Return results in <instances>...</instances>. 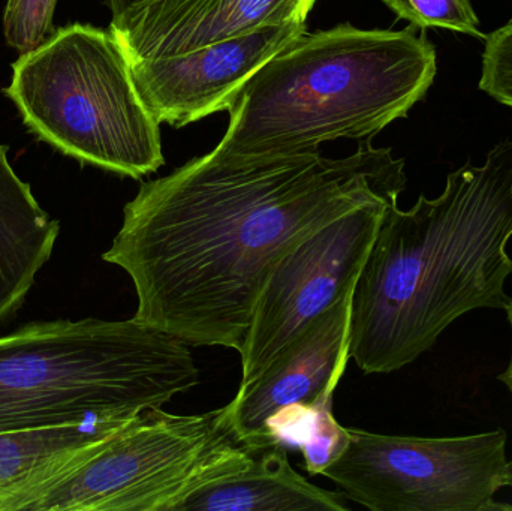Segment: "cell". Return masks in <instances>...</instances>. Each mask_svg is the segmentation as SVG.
Returning <instances> with one entry per match:
<instances>
[{
	"mask_svg": "<svg viewBox=\"0 0 512 511\" xmlns=\"http://www.w3.org/2000/svg\"><path fill=\"white\" fill-rule=\"evenodd\" d=\"M345 494L307 482L289 464L285 446L255 453L246 470L189 495L176 511H345Z\"/></svg>",
	"mask_w": 512,
	"mask_h": 511,
	"instance_id": "cell-14",
	"label": "cell"
},
{
	"mask_svg": "<svg viewBox=\"0 0 512 511\" xmlns=\"http://www.w3.org/2000/svg\"><path fill=\"white\" fill-rule=\"evenodd\" d=\"M512 140L448 174L435 200L391 204L352 293L349 356L364 374L411 365L463 315L505 309Z\"/></svg>",
	"mask_w": 512,
	"mask_h": 511,
	"instance_id": "cell-2",
	"label": "cell"
},
{
	"mask_svg": "<svg viewBox=\"0 0 512 511\" xmlns=\"http://www.w3.org/2000/svg\"><path fill=\"white\" fill-rule=\"evenodd\" d=\"M507 488L512 489V461L508 462Z\"/></svg>",
	"mask_w": 512,
	"mask_h": 511,
	"instance_id": "cell-21",
	"label": "cell"
},
{
	"mask_svg": "<svg viewBox=\"0 0 512 511\" xmlns=\"http://www.w3.org/2000/svg\"><path fill=\"white\" fill-rule=\"evenodd\" d=\"M333 396L325 395L312 408V416L301 438L300 452L310 476H321L351 443V429L343 428L333 414Z\"/></svg>",
	"mask_w": 512,
	"mask_h": 511,
	"instance_id": "cell-15",
	"label": "cell"
},
{
	"mask_svg": "<svg viewBox=\"0 0 512 511\" xmlns=\"http://www.w3.org/2000/svg\"><path fill=\"white\" fill-rule=\"evenodd\" d=\"M394 203H370L295 246L268 276L246 335L242 383L254 381L313 321L354 293L379 225Z\"/></svg>",
	"mask_w": 512,
	"mask_h": 511,
	"instance_id": "cell-8",
	"label": "cell"
},
{
	"mask_svg": "<svg viewBox=\"0 0 512 511\" xmlns=\"http://www.w3.org/2000/svg\"><path fill=\"white\" fill-rule=\"evenodd\" d=\"M507 432L421 438L351 429V443L321 476L373 511L504 510Z\"/></svg>",
	"mask_w": 512,
	"mask_h": 511,
	"instance_id": "cell-7",
	"label": "cell"
},
{
	"mask_svg": "<svg viewBox=\"0 0 512 511\" xmlns=\"http://www.w3.org/2000/svg\"><path fill=\"white\" fill-rule=\"evenodd\" d=\"M254 456L225 407L194 416L150 408L29 511H176L198 489L246 470Z\"/></svg>",
	"mask_w": 512,
	"mask_h": 511,
	"instance_id": "cell-6",
	"label": "cell"
},
{
	"mask_svg": "<svg viewBox=\"0 0 512 511\" xmlns=\"http://www.w3.org/2000/svg\"><path fill=\"white\" fill-rule=\"evenodd\" d=\"M480 89L512 108V18L486 36Z\"/></svg>",
	"mask_w": 512,
	"mask_h": 511,
	"instance_id": "cell-18",
	"label": "cell"
},
{
	"mask_svg": "<svg viewBox=\"0 0 512 511\" xmlns=\"http://www.w3.org/2000/svg\"><path fill=\"white\" fill-rule=\"evenodd\" d=\"M405 188V161L372 141L345 158L215 147L141 183L102 260L131 278L135 320L192 347L240 353L279 261L364 204L397 203Z\"/></svg>",
	"mask_w": 512,
	"mask_h": 511,
	"instance_id": "cell-1",
	"label": "cell"
},
{
	"mask_svg": "<svg viewBox=\"0 0 512 511\" xmlns=\"http://www.w3.org/2000/svg\"><path fill=\"white\" fill-rule=\"evenodd\" d=\"M198 383L189 345L135 318L30 323L0 336V432L132 419Z\"/></svg>",
	"mask_w": 512,
	"mask_h": 511,
	"instance_id": "cell-4",
	"label": "cell"
},
{
	"mask_svg": "<svg viewBox=\"0 0 512 511\" xmlns=\"http://www.w3.org/2000/svg\"><path fill=\"white\" fill-rule=\"evenodd\" d=\"M304 32L306 21L262 27L179 56L128 62L129 69L153 117L183 128L230 110L255 72Z\"/></svg>",
	"mask_w": 512,
	"mask_h": 511,
	"instance_id": "cell-9",
	"label": "cell"
},
{
	"mask_svg": "<svg viewBox=\"0 0 512 511\" xmlns=\"http://www.w3.org/2000/svg\"><path fill=\"white\" fill-rule=\"evenodd\" d=\"M351 308L352 293L313 321L225 407L231 428L246 449H265V425L277 411L316 404L337 389L351 360Z\"/></svg>",
	"mask_w": 512,
	"mask_h": 511,
	"instance_id": "cell-10",
	"label": "cell"
},
{
	"mask_svg": "<svg viewBox=\"0 0 512 511\" xmlns=\"http://www.w3.org/2000/svg\"><path fill=\"white\" fill-rule=\"evenodd\" d=\"M57 0H8L3 15L5 39L21 54L33 50L53 33Z\"/></svg>",
	"mask_w": 512,
	"mask_h": 511,
	"instance_id": "cell-17",
	"label": "cell"
},
{
	"mask_svg": "<svg viewBox=\"0 0 512 511\" xmlns=\"http://www.w3.org/2000/svg\"><path fill=\"white\" fill-rule=\"evenodd\" d=\"M435 77V45L412 24L304 32L245 84L216 147L273 155L339 138L372 141L423 101Z\"/></svg>",
	"mask_w": 512,
	"mask_h": 511,
	"instance_id": "cell-3",
	"label": "cell"
},
{
	"mask_svg": "<svg viewBox=\"0 0 512 511\" xmlns=\"http://www.w3.org/2000/svg\"><path fill=\"white\" fill-rule=\"evenodd\" d=\"M507 312L508 323H510L511 332H512V296H510V300H508L507 308L504 309ZM498 380L507 387L508 392L512 395V351L510 357V363H508L507 369L499 375Z\"/></svg>",
	"mask_w": 512,
	"mask_h": 511,
	"instance_id": "cell-19",
	"label": "cell"
},
{
	"mask_svg": "<svg viewBox=\"0 0 512 511\" xmlns=\"http://www.w3.org/2000/svg\"><path fill=\"white\" fill-rule=\"evenodd\" d=\"M132 419L0 432V511L29 510Z\"/></svg>",
	"mask_w": 512,
	"mask_h": 511,
	"instance_id": "cell-12",
	"label": "cell"
},
{
	"mask_svg": "<svg viewBox=\"0 0 512 511\" xmlns=\"http://www.w3.org/2000/svg\"><path fill=\"white\" fill-rule=\"evenodd\" d=\"M60 224L42 209L0 144V323L26 302L59 239Z\"/></svg>",
	"mask_w": 512,
	"mask_h": 511,
	"instance_id": "cell-13",
	"label": "cell"
},
{
	"mask_svg": "<svg viewBox=\"0 0 512 511\" xmlns=\"http://www.w3.org/2000/svg\"><path fill=\"white\" fill-rule=\"evenodd\" d=\"M5 93L24 125L63 155L132 179L164 167L161 123L110 30H56L12 63Z\"/></svg>",
	"mask_w": 512,
	"mask_h": 511,
	"instance_id": "cell-5",
	"label": "cell"
},
{
	"mask_svg": "<svg viewBox=\"0 0 512 511\" xmlns=\"http://www.w3.org/2000/svg\"><path fill=\"white\" fill-rule=\"evenodd\" d=\"M316 0H144L113 17L128 62L179 56L262 27L306 21Z\"/></svg>",
	"mask_w": 512,
	"mask_h": 511,
	"instance_id": "cell-11",
	"label": "cell"
},
{
	"mask_svg": "<svg viewBox=\"0 0 512 511\" xmlns=\"http://www.w3.org/2000/svg\"><path fill=\"white\" fill-rule=\"evenodd\" d=\"M141 2H144V0H107V5L113 17H117V15L123 14L126 9L132 8V6Z\"/></svg>",
	"mask_w": 512,
	"mask_h": 511,
	"instance_id": "cell-20",
	"label": "cell"
},
{
	"mask_svg": "<svg viewBox=\"0 0 512 511\" xmlns=\"http://www.w3.org/2000/svg\"><path fill=\"white\" fill-rule=\"evenodd\" d=\"M397 18L418 29H448L486 39L471 0H382Z\"/></svg>",
	"mask_w": 512,
	"mask_h": 511,
	"instance_id": "cell-16",
	"label": "cell"
}]
</instances>
